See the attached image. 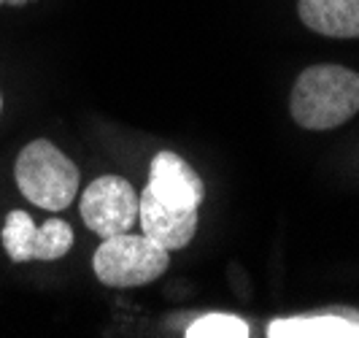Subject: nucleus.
Wrapping results in <instances>:
<instances>
[{"mask_svg":"<svg viewBox=\"0 0 359 338\" xmlns=\"http://www.w3.org/2000/svg\"><path fill=\"white\" fill-rule=\"evenodd\" d=\"M289 111L306 130H332L359 111V73L343 65H311L297 76Z\"/></svg>","mask_w":359,"mask_h":338,"instance_id":"1","label":"nucleus"},{"mask_svg":"<svg viewBox=\"0 0 359 338\" xmlns=\"http://www.w3.org/2000/svg\"><path fill=\"white\" fill-rule=\"evenodd\" d=\"M19 193L46 212H62L79 193V168L52 141L36 138L17 157L14 165Z\"/></svg>","mask_w":359,"mask_h":338,"instance_id":"2","label":"nucleus"},{"mask_svg":"<svg viewBox=\"0 0 359 338\" xmlns=\"http://www.w3.org/2000/svg\"><path fill=\"white\" fill-rule=\"evenodd\" d=\"M95 276L108 287H144L154 279H160L170 266L168 249L146 235H133V233H119L103 238L95 257Z\"/></svg>","mask_w":359,"mask_h":338,"instance_id":"3","label":"nucleus"},{"mask_svg":"<svg viewBox=\"0 0 359 338\" xmlns=\"http://www.w3.org/2000/svg\"><path fill=\"white\" fill-rule=\"evenodd\" d=\"M138 193L122 176H97L81 195L84 225L100 238L130 233L138 222Z\"/></svg>","mask_w":359,"mask_h":338,"instance_id":"4","label":"nucleus"},{"mask_svg":"<svg viewBox=\"0 0 359 338\" xmlns=\"http://www.w3.org/2000/svg\"><path fill=\"white\" fill-rule=\"evenodd\" d=\"M3 249L14 263L27 260H60L73 247V228L65 219H49L36 228L27 212H11L3 225Z\"/></svg>","mask_w":359,"mask_h":338,"instance_id":"5","label":"nucleus"},{"mask_svg":"<svg viewBox=\"0 0 359 338\" xmlns=\"http://www.w3.org/2000/svg\"><path fill=\"white\" fill-rule=\"evenodd\" d=\"M146 190L170 209H200V203L205 200L203 178L176 152L154 155Z\"/></svg>","mask_w":359,"mask_h":338,"instance_id":"6","label":"nucleus"},{"mask_svg":"<svg viewBox=\"0 0 359 338\" xmlns=\"http://www.w3.org/2000/svg\"><path fill=\"white\" fill-rule=\"evenodd\" d=\"M138 222L144 235L165 249H184L198 233V209H170L144 190L138 197Z\"/></svg>","mask_w":359,"mask_h":338,"instance_id":"7","label":"nucleus"},{"mask_svg":"<svg viewBox=\"0 0 359 338\" xmlns=\"http://www.w3.org/2000/svg\"><path fill=\"white\" fill-rule=\"evenodd\" d=\"M297 14L319 36L359 38V0H300Z\"/></svg>","mask_w":359,"mask_h":338,"instance_id":"8","label":"nucleus"},{"mask_svg":"<svg viewBox=\"0 0 359 338\" xmlns=\"http://www.w3.org/2000/svg\"><path fill=\"white\" fill-rule=\"evenodd\" d=\"M270 338H357L359 322L343 317H292L276 320L268 327Z\"/></svg>","mask_w":359,"mask_h":338,"instance_id":"9","label":"nucleus"},{"mask_svg":"<svg viewBox=\"0 0 359 338\" xmlns=\"http://www.w3.org/2000/svg\"><path fill=\"white\" fill-rule=\"evenodd\" d=\"M187 338H246L252 336L249 325L233 314H205L187 327Z\"/></svg>","mask_w":359,"mask_h":338,"instance_id":"10","label":"nucleus"},{"mask_svg":"<svg viewBox=\"0 0 359 338\" xmlns=\"http://www.w3.org/2000/svg\"><path fill=\"white\" fill-rule=\"evenodd\" d=\"M6 3H11V6H25V3H33V0H6Z\"/></svg>","mask_w":359,"mask_h":338,"instance_id":"11","label":"nucleus"},{"mask_svg":"<svg viewBox=\"0 0 359 338\" xmlns=\"http://www.w3.org/2000/svg\"><path fill=\"white\" fill-rule=\"evenodd\" d=\"M0 3H6V0H0Z\"/></svg>","mask_w":359,"mask_h":338,"instance_id":"12","label":"nucleus"},{"mask_svg":"<svg viewBox=\"0 0 359 338\" xmlns=\"http://www.w3.org/2000/svg\"><path fill=\"white\" fill-rule=\"evenodd\" d=\"M0 106H3V100H0Z\"/></svg>","mask_w":359,"mask_h":338,"instance_id":"13","label":"nucleus"}]
</instances>
